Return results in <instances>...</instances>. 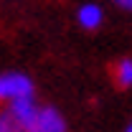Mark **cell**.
Instances as JSON below:
<instances>
[{
  "label": "cell",
  "instance_id": "obj_3",
  "mask_svg": "<svg viewBox=\"0 0 132 132\" xmlns=\"http://www.w3.org/2000/svg\"><path fill=\"white\" fill-rule=\"evenodd\" d=\"M76 20H79V26L86 28V31H97L99 26L104 23V10H102V5H97V3H84L81 8L76 10Z\"/></svg>",
  "mask_w": 132,
  "mask_h": 132
},
{
  "label": "cell",
  "instance_id": "obj_5",
  "mask_svg": "<svg viewBox=\"0 0 132 132\" xmlns=\"http://www.w3.org/2000/svg\"><path fill=\"white\" fill-rule=\"evenodd\" d=\"M114 81L122 89H130L132 86V59H122L114 66Z\"/></svg>",
  "mask_w": 132,
  "mask_h": 132
},
{
  "label": "cell",
  "instance_id": "obj_7",
  "mask_svg": "<svg viewBox=\"0 0 132 132\" xmlns=\"http://www.w3.org/2000/svg\"><path fill=\"white\" fill-rule=\"evenodd\" d=\"M117 5L122 8V10H127V13H132V0H114Z\"/></svg>",
  "mask_w": 132,
  "mask_h": 132
},
{
  "label": "cell",
  "instance_id": "obj_4",
  "mask_svg": "<svg viewBox=\"0 0 132 132\" xmlns=\"http://www.w3.org/2000/svg\"><path fill=\"white\" fill-rule=\"evenodd\" d=\"M10 112H13V117L28 130L33 125V119H36V114H38V104L33 102V97L31 99H18V102H10Z\"/></svg>",
  "mask_w": 132,
  "mask_h": 132
},
{
  "label": "cell",
  "instance_id": "obj_1",
  "mask_svg": "<svg viewBox=\"0 0 132 132\" xmlns=\"http://www.w3.org/2000/svg\"><path fill=\"white\" fill-rule=\"evenodd\" d=\"M33 97V81L20 71H5L0 74V99L3 102H18V99Z\"/></svg>",
  "mask_w": 132,
  "mask_h": 132
},
{
  "label": "cell",
  "instance_id": "obj_2",
  "mask_svg": "<svg viewBox=\"0 0 132 132\" xmlns=\"http://www.w3.org/2000/svg\"><path fill=\"white\" fill-rule=\"evenodd\" d=\"M28 132H66V119L56 107H38V114Z\"/></svg>",
  "mask_w": 132,
  "mask_h": 132
},
{
  "label": "cell",
  "instance_id": "obj_8",
  "mask_svg": "<svg viewBox=\"0 0 132 132\" xmlns=\"http://www.w3.org/2000/svg\"><path fill=\"white\" fill-rule=\"evenodd\" d=\"M125 132H132V122H130V125H127V130H125Z\"/></svg>",
  "mask_w": 132,
  "mask_h": 132
},
{
  "label": "cell",
  "instance_id": "obj_6",
  "mask_svg": "<svg viewBox=\"0 0 132 132\" xmlns=\"http://www.w3.org/2000/svg\"><path fill=\"white\" fill-rule=\"evenodd\" d=\"M0 132H28V130H26L15 117H13V112L8 109V112L0 114Z\"/></svg>",
  "mask_w": 132,
  "mask_h": 132
}]
</instances>
